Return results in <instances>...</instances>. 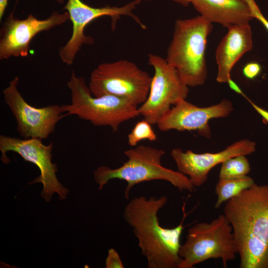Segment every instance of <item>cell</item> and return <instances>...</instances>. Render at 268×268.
<instances>
[{"label":"cell","mask_w":268,"mask_h":268,"mask_svg":"<svg viewBox=\"0 0 268 268\" xmlns=\"http://www.w3.org/2000/svg\"><path fill=\"white\" fill-rule=\"evenodd\" d=\"M240 268H268V185L255 183L225 202Z\"/></svg>","instance_id":"1"},{"label":"cell","mask_w":268,"mask_h":268,"mask_svg":"<svg viewBox=\"0 0 268 268\" xmlns=\"http://www.w3.org/2000/svg\"><path fill=\"white\" fill-rule=\"evenodd\" d=\"M167 201L165 196L135 197L124 209V219L132 228L148 268H179L181 261L180 238L187 214L184 206L183 216L178 225L172 228L161 226L158 214Z\"/></svg>","instance_id":"2"},{"label":"cell","mask_w":268,"mask_h":268,"mask_svg":"<svg viewBox=\"0 0 268 268\" xmlns=\"http://www.w3.org/2000/svg\"><path fill=\"white\" fill-rule=\"evenodd\" d=\"M165 154L163 149L144 145L125 151L128 159L121 166L114 169L101 166L94 172L99 190H102L110 180L119 179L127 183L124 192L127 200L134 186L153 180L167 181L181 192H193L195 187L187 176L162 165L161 160Z\"/></svg>","instance_id":"3"},{"label":"cell","mask_w":268,"mask_h":268,"mask_svg":"<svg viewBox=\"0 0 268 268\" xmlns=\"http://www.w3.org/2000/svg\"><path fill=\"white\" fill-rule=\"evenodd\" d=\"M212 28V23L200 15L175 22L165 59L189 87L201 85L206 79L205 54Z\"/></svg>","instance_id":"4"},{"label":"cell","mask_w":268,"mask_h":268,"mask_svg":"<svg viewBox=\"0 0 268 268\" xmlns=\"http://www.w3.org/2000/svg\"><path fill=\"white\" fill-rule=\"evenodd\" d=\"M67 85L71 91V103L63 105L66 116L76 115L97 127H110L118 131L124 122L140 115L137 105L113 95L94 96L85 79L71 73Z\"/></svg>","instance_id":"5"},{"label":"cell","mask_w":268,"mask_h":268,"mask_svg":"<svg viewBox=\"0 0 268 268\" xmlns=\"http://www.w3.org/2000/svg\"><path fill=\"white\" fill-rule=\"evenodd\" d=\"M237 254L231 225L225 215L220 214L210 222H198L188 229L179 251V268H193L211 259H220L226 268Z\"/></svg>","instance_id":"6"},{"label":"cell","mask_w":268,"mask_h":268,"mask_svg":"<svg viewBox=\"0 0 268 268\" xmlns=\"http://www.w3.org/2000/svg\"><path fill=\"white\" fill-rule=\"evenodd\" d=\"M151 79L134 63L121 60L99 65L91 73L88 86L95 97L113 95L138 106L146 100Z\"/></svg>","instance_id":"7"},{"label":"cell","mask_w":268,"mask_h":268,"mask_svg":"<svg viewBox=\"0 0 268 268\" xmlns=\"http://www.w3.org/2000/svg\"><path fill=\"white\" fill-rule=\"evenodd\" d=\"M148 63L154 69L150 89L145 101L138 107L140 115L151 125L159 121L180 100L186 99L189 87L179 77L165 59L148 55Z\"/></svg>","instance_id":"8"},{"label":"cell","mask_w":268,"mask_h":268,"mask_svg":"<svg viewBox=\"0 0 268 268\" xmlns=\"http://www.w3.org/2000/svg\"><path fill=\"white\" fill-rule=\"evenodd\" d=\"M141 0H134L120 6L107 5L99 7L91 6L81 0H67L64 8L68 12L69 20L72 24L70 38L59 50V57L65 64L70 66L74 61L75 56L83 45L94 42L92 37L84 34L86 25L93 20L102 16H110L114 27L116 21L121 16L132 18L142 28L145 26L133 11Z\"/></svg>","instance_id":"9"},{"label":"cell","mask_w":268,"mask_h":268,"mask_svg":"<svg viewBox=\"0 0 268 268\" xmlns=\"http://www.w3.org/2000/svg\"><path fill=\"white\" fill-rule=\"evenodd\" d=\"M53 143L44 144L38 138H20L0 135L1 160L5 164L10 162L6 156L8 151L18 153L26 161L32 163L39 168L40 174L29 184L40 183L43 185L41 196L46 201H51L52 196L57 193L61 200L67 199L69 190L58 180L56 173L57 165L52 162Z\"/></svg>","instance_id":"10"},{"label":"cell","mask_w":268,"mask_h":268,"mask_svg":"<svg viewBox=\"0 0 268 268\" xmlns=\"http://www.w3.org/2000/svg\"><path fill=\"white\" fill-rule=\"evenodd\" d=\"M19 77L9 82L2 93L16 124V130L23 138L47 139L54 132L58 122L66 117L62 105L37 108L29 104L18 89Z\"/></svg>","instance_id":"11"},{"label":"cell","mask_w":268,"mask_h":268,"mask_svg":"<svg viewBox=\"0 0 268 268\" xmlns=\"http://www.w3.org/2000/svg\"><path fill=\"white\" fill-rule=\"evenodd\" d=\"M69 20L67 11L52 12L47 18L39 19L29 14L23 19L10 13L2 23L0 31V59L28 56L32 39L38 33L60 26Z\"/></svg>","instance_id":"12"},{"label":"cell","mask_w":268,"mask_h":268,"mask_svg":"<svg viewBox=\"0 0 268 268\" xmlns=\"http://www.w3.org/2000/svg\"><path fill=\"white\" fill-rule=\"evenodd\" d=\"M233 109L232 102L227 99L205 107H199L186 99H182L171 107L157 125L163 132L173 130L196 131L200 134L210 138L211 132L209 121L214 118L226 117Z\"/></svg>","instance_id":"13"},{"label":"cell","mask_w":268,"mask_h":268,"mask_svg":"<svg viewBox=\"0 0 268 268\" xmlns=\"http://www.w3.org/2000/svg\"><path fill=\"white\" fill-rule=\"evenodd\" d=\"M256 146L255 142L243 139L218 152L197 153L176 148L171 150V156L178 171L187 176L195 187H200L205 183L213 167L231 157L250 155L255 151Z\"/></svg>","instance_id":"14"},{"label":"cell","mask_w":268,"mask_h":268,"mask_svg":"<svg viewBox=\"0 0 268 268\" xmlns=\"http://www.w3.org/2000/svg\"><path fill=\"white\" fill-rule=\"evenodd\" d=\"M219 44L215 52L217 65L216 80L226 83L231 71L238 61L253 46L252 32L249 23L231 26Z\"/></svg>","instance_id":"15"},{"label":"cell","mask_w":268,"mask_h":268,"mask_svg":"<svg viewBox=\"0 0 268 268\" xmlns=\"http://www.w3.org/2000/svg\"><path fill=\"white\" fill-rule=\"evenodd\" d=\"M192 4L210 22L227 28L249 23L254 19L245 0H194Z\"/></svg>","instance_id":"16"},{"label":"cell","mask_w":268,"mask_h":268,"mask_svg":"<svg viewBox=\"0 0 268 268\" xmlns=\"http://www.w3.org/2000/svg\"><path fill=\"white\" fill-rule=\"evenodd\" d=\"M255 183L253 179L247 175L235 178L219 179L215 189L217 199L214 208H219L222 203L237 196Z\"/></svg>","instance_id":"17"},{"label":"cell","mask_w":268,"mask_h":268,"mask_svg":"<svg viewBox=\"0 0 268 268\" xmlns=\"http://www.w3.org/2000/svg\"><path fill=\"white\" fill-rule=\"evenodd\" d=\"M250 171V164L246 155L232 157L221 163L219 179L244 177L247 176Z\"/></svg>","instance_id":"18"},{"label":"cell","mask_w":268,"mask_h":268,"mask_svg":"<svg viewBox=\"0 0 268 268\" xmlns=\"http://www.w3.org/2000/svg\"><path fill=\"white\" fill-rule=\"evenodd\" d=\"M151 125L144 119L138 121L128 135L129 145L135 147L139 142L144 139L151 141L156 140L157 136Z\"/></svg>","instance_id":"19"},{"label":"cell","mask_w":268,"mask_h":268,"mask_svg":"<svg viewBox=\"0 0 268 268\" xmlns=\"http://www.w3.org/2000/svg\"><path fill=\"white\" fill-rule=\"evenodd\" d=\"M262 69V66L258 62H250L244 66L242 73L246 78L253 80L259 75Z\"/></svg>","instance_id":"20"},{"label":"cell","mask_w":268,"mask_h":268,"mask_svg":"<svg viewBox=\"0 0 268 268\" xmlns=\"http://www.w3.org/2000/svg\"><path fill=\"white\" fill-rule=\"evenodd\" d=\"M106 268H123L124 264L116 250L111 248L108 250V255L105 261Z\"/></svg>","instance_id":"21"},{"label":"cell","mask_w":268,"mask_h":268,"mask_svg":"<svg viewBox=\"0 0 268 268\" xmlns=\"http://www.w3.org/2000/svg\"><path fill=\"white\" fill-rule=\"evenodd\" d=\"M248 4L254 18L257 19L268 31V20L262 13L255 0H245Z\"/></svg>","instance_id":"22"},{"label":"cell","mask_w":268,"mask_h":268,"mask_svg":"<svg viewBox=\"0 0 268 268\" xmlns=\"http://www.w3.org/2000/svg\"><path fill=\"white\" fill-rule=\"evenodd\" d=\"M247 100L256 111L262 117L263 122L266 124H268V111L258 106L250 99Z\"/></svg>","instance_id":"23"},{"label":"cell","mask_w":268,"mask_h":268,"mask_svg":"<svg viewBox=\"0 0 268 268\" xmlns=\"http://www.w3.org/2000/svg\"><path fill=\"white\" fill-rule=\"evenodd\" d=\"M228 84L229 85V87L233 90L234 91H235L237 94H240L245 97L247 99L248 98L246 97V95L243 93L242 89L240 88V87L238 85V84L232 79L231 78H230L228 82Z\"/></svg>","instance_id":"24"},{"label":"cell","mask_w":268,"mask_h":268,"mask_svg":"<svg viewBox=\"0 0 268 268\" xmlns=\"http://www.w3.org/2000/svg\"><path fill=\"white\" fill-rule=\"evenodd\" d=\"M8 0H0V20L3 16L4 12L7 6Z\"/></svg>","instance_id":"25"},{"label":"cell","mask_w":268,"mask_h":268,"mask_svg":"<svg viewBox=\"0 0 268 268\" xmlns=\"http://www.w3.org/2000/svg\"><path fill=\"white\" fill-rule=\"evenodd\" d=\"M174 2L184 6H188L192 4L194 0H172Z\"/></svg>","instance_id":"26"},{"label":"cell","mask_w":268,"mask_h":268,"mask_svg":"<svg viewBox=\"0 0 268 268\" xmlns=\"http://www.w3.org/2000/svg\"><path fill=\"white\" fill-rule=\"evenodd\" d=\"M56 2L59 3H61V4H63L64 3V1H65V0H55Z\"/></svg>","instance_id":"27"},{"label":"cell","mask_w":268,"mask_h":268,"mask_svg":"<svg viewBox=\"0 0 268 268\" xmlns=\"http://www.w3.org/2000/svg\"></svg>","instance_id":"28"}]
</instances>
